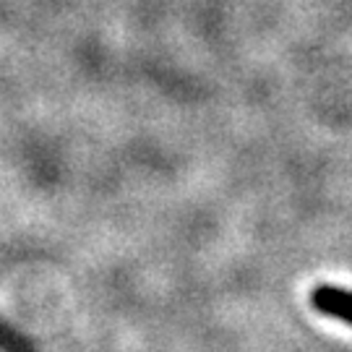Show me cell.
<instances>
[{"label": "cell", "mask_w": 352, "mask_h": 352, "mask_svg": "<svg viewBox=\"0 0 352 352\" xmlns=\"http://www.w3.org/2000/svg\"><path fill=\"white\" fill-rule=\"evenodd\" d=\"M314 305L327 316H337L340 321L350 324L352 327V292L342 287H316L314 295H311Z\"/></svg>", "instance_id": "6da1fadb"}]
</instances>
